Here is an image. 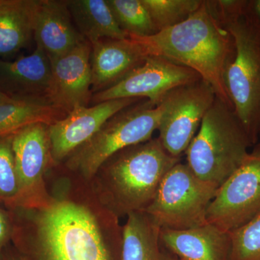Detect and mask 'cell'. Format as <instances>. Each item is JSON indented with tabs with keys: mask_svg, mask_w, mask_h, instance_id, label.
<instances>
[{
	"mask_svg": "<svg viewBox=\"0 0 260 260\" xmlns=\"http://www.w3.org/2000/svg\"><path fill=\"white\" fill-rule=\"evenodd\" d=\"M14 210L12 239L23 260H121L122 227L99 200L46 197Z\"/></svg>",
	"mask_w": 260,
	"mask_h": 260,
	"instance_id": "cell-1",
	"label": "cell"
},
{
	"mask_svg": "<svg viewBox=\"0 0 260 260\" xmlns=\"http://www.w3.org/2000/svg\"><path fill=\"white\" fill-rule=\"evenodd\" d=\"M128 37L138 42L148 56H160L196 72L219 99L233 108L225 75L235 56V43L229 30L210 11L207 0L175 26L150 37Z\"/></svg>",
	"mask_w": 260,
	"mask_h": 260,
	"instance_id": "cell-2",
	"label": "cell"
},
{
	"mask_svg": "<svg viewBox=\"0 0 260 260\" xmlns=\"http://www.w3.org/2000/svg\"><path fill=\"white\" fill-rule=\"evenodd\" d=\"M181 162L158 138L116 152L99 169L93 192L99 203L119 218L145 211L168 172Z\"/></svg>",
	"mask_w": 260,
	"mask_h": 260,
	"instance_id": "cell-3",
	"label": "cell"
},
{
	"mask_svg": "<svg viewBox=\"0 0 260 260\" xmlns=\"http://www.w3.org/2000/svg\"><path fill=\"white\" fill-rule=\"evenodd\" d=\"M252 146L233 108L218 97L186 149V164L218 187L240 167Z\"/></svg>",
	"mask_w": 260,
	"mask_h": 260,
	"instance_id": "cell-4",
	"label": "cell"
},
{
	"mask_svg": "<svg viewBox=\"0 0 260 260\" xmlns=\"http://www.w3.org/2000/svg\"><path fill=\"white\" fill-rule=\"evenodd\" d=\"M164 105L143 99L121 109L104 123L88 142L65 160L71 172L90 182L104 162L116 152L152 139L158 130Z\"/></svg>",
	"mask_w": 260,
	"mask_h": 260,
	"instance_id": "cell-5",
	"label": "cell"
},
{
	"mask_svg": "<svg viewBox=\"0 0 260 260\" xmlns=\"http://www.w3.org/2000/svg\"><path fill=\"white\" fill-rule=\"evenodd\" d=\"M224 26L236 48L225 73V87L234 113L254 146L260 138V30L244 16Z\"/></svg>",
	"mask_w": 260,
	"mask_h": 260,
	"instance_id": "cell-6",
	"label": "cell"
},
{
	"mask_svg": "<svg viewBox=\"0 0 260 260\" xmlns=\"http://www.w3.org/2000/svg\"><path fill=\"white\" fill-rule=\"evenodd\" d=\"M218 186L202 180L179 162L164 178L145 213L161 229L186 230L208 223L207 213Z\"/></svg>",
	"mask_w": 260,
	"mask_h": 260,
	"instance_id": "cell-7",
	"label": "cell"
},
{
	"mask_svg": "<svg viewBox=\"0 0 260 260\" xmlns=\"http://www.w3.org/2000/svg\"><path fill=\"white\" fill-rule=\"evenodd\" d=\"M260 215V143L240 167L219 186L207 222L231 233Z\"/></svg>",
	"mask_w": 260,
	"mask_h": 260,
	"instance_id": "cell-8",
	"label": "cell"
},
{
	"mask_svg": "<svg viewBox=\"0 0 260 260\" xmlns=\"http://www.w3.org/2000/svg\"><path fill=\"white\" fill-rule=\"evenodd\" d=\"M216 97L203 79L174 89L164 97L158 139L171 155L181 157L185 153Z\"/></svg>",
	"mask_w": 260,
	"mask_h": 260,
	"instance_id": "cell-9",
	"label": "cell"
},
{
	"mask_svg": "<svg viewBox=\"0 0 260 260\" xmlns=\"http://www.w3.org/2000/svg\"><path fill=\"white\" fill-rule=\"evenodd\" d=\"M196 72L157 56H148L139 68L114 86L93 94L94 105L121 99H148L159 105L174 89L201 80Z\"/></svg>",
	"mask_w": 260,
	"mask_h": 260,
	"instance_id": "cell-10",
	"label": "cell"
},
{
	"mask_svg": "<svg viewBox=\"0 0 260 260\" xmlns=\"http://www.w3.org/2000/svg\"><path fill=\"white\" fill-rule=\"evenodd\" d=\"M12 145L20 185L16 208L30 206L47 196L42 192L43 178L54 164L49 124L37 122L25 126L13 134Z\"/></svg>",
	"mask_w": 260,
	"mask_h": 260,
	"instance_id": "cell-11",
	"label": "cell"
},
{
	"mask_svg": "<svg viewBox=\"0 0 260 260\" xmlns=\"http://www.w3.org/2000/svg\"><path fill=\"white\" fill-rule=\"evenodd\" d=\"M91 44L84 41L64 55L51 59L47 102L67 114L91 102Z\"/></svg>",
	"mask_w": 260,
	"mask_h": 260,
	"instance_id": "cell-12",
	"label": "cell"
},
{
	"mask_svg": "<svg viewBox=\"0 0 260 260\" xmlns=\"http://www.w3.org/2000/svg\"><path fill=\"white\" fill-rule=\"evenodd\" d=\"M143 100L121 99L107 101L93 107L77 108L66 117L49 125L51 157L54 164L66 160L88 142L112 116Z\"/></svg>",
	"mask_w": 260,
	"mask_h": 260,
	"instance_id": "cell-13",
	"label": "cell"
},
{
	"mask_svg": "<svg viewBox=\"0 0 260 260\" xmlns=\"http://www.w3.org/2000/svg\"><path fill=\"white\" fill-rule=\"evenodd\" d=\"M92 93L114 86L141 66L148 58L133 39H103L91 43Z\"/></svg>",
	"mask_w": 260,
	"mask_h": 260,
	"instance_id": "cell-14",
	"label": "cell"
},
{
	"mask_svg": "<svg viewBox=\"0 0 260 260\" xmlns=\"http://www.w3.org/2000/svg\"><path fill=\"white\" fill-rule=\"evenodd\" d=\"M50 77V59L39 48L15 61L0 59V92L14 100L48 103Z\"/></svg>",
	"mask_w": 260,
	"mask_h": 260,
	"instance_id": "cell-15",
	"label": "cell"
},
{
	"mask_svg": "<svg viewBox=\"0 0 260 260\" xmlns=\"http://www.w3.org/2000/svg\"><path fill=\"white\" fill-rule=\"evenodd\" d=\"M34 39L50 60L85 41L75 27L67 0H38Z\"/></svg>",
	"mask_w": 260,
	"mask_h": 260,
	"instance_id": "cell-16",
	"label": "cell"
},
{
	"mask_svg": "<svg viewBox=\"0 0 260 260\" xmlns=\"http://www.w3.org/2000/svg\"><path fill=\"white\" fill-rule=\"evenodd\" d=\"M160 242L181 260H229L230 234L210 223L186 230L160 229Z\"/></svg>",
	"mask_w": 260,
	"mask_h": 260,
	"instance_id": "cell-17",
	"label": "cell"
},
{
	"mask_svg": "<svg viewBox=\"0 0 260 260\" xmlns=\"http://www.w3.org/2000/svg\"><path fill=\"white\" fill-rule=\"evenodd\" d=\"M160 233V228L145 212L129 214L122 226L121 260H169Z\"/></svg>",
	"mask_w": 260,
	"mask_h": 260,
	"instance_id": "cell-18",
	"label": "cell"
},
{
	"mask_svg": "<svg viewBox=\"0 0 260 260\" xmlns=\"http://www.w3.org/2000/svg\"><path fill=\"white\" fill-rule=\"evenodd\" d=\"M38 0H0V57L26 47L34 38Z\"/></svg>",
	"mask_w": 260,
	"mask_h": 260,
	"instance_id": "cell-19",
	"label": "cell"
},
{
	"mask_svg": "<svg viewBox=\"0 0 260 260\" xmlns=\"http://www.w3.org/2000/svg\"><path fill=\"white\" fill-rule=\"evenodd\" d=\"M75 27L90 44L103 39H125L107 0H67Z\"/></svg>",
	"mask_w": 260,
	"mask_h": 260,
	"instance_id": "cell-20",
	"label": "cell"
},
{
	"mask_svg": "<svg viewBox=\"0 0 260 260\" xmlns=\"http://www.w3.org/2000/svg\"><path fill=\"white\" fill-rule=\"evenodd\" d=\"M68 114L45 102H20L0 105V138L13 135L34 123L54 124Z\"/></svg>",
	"mask_w": 260,
	"mask_h": 260,
	"instance_id": "cell-21",
	"label": "cell"
},
{
	"mask_svg": "<svg viewBox=\"0 0 260 260\" xmlns=\"http://www.w3.org/2000/svg\"><path fill=\"white\" fill-rule=\"evenodd\" d=\"M118 25L128 36L148 37L157 34L143 0H107Z\"/></svg>",
	"mask_w": 260,
	"mask_h": 260,
	"instance_id": "cell-22",
	"label": "cell"
},
{
	"mask_svg": "<svg viewBox=\"0 0 260 260\" xmlns=\"http://www.w3.org/2000/svg\"><path fill=\"white\" fill-rule=\"evenodd\" d=\"M157 32L182 23L199 9L203 0H143Z\"/></svg>",
	"mask_w": 260,
	"mask_h": 260,
	"instance_id": "cell-23",
	"label": "cell"
},
{
	"mask_svg": "<svg viewBox=\"0 0 260 260\" xmlns=\"http://www.w3.org/2000/svg\"><path fill=\"white\" fill-rule=\"evenodd\" d=\"M13 136L0 138V200L14 209L20 198V185L12 145Z\"/></svg>",
	"mask_w": 260,
	"mask_h": 260,
	"instance_id": "cell-24",
	"label": "cell"
},
{
	"mask_svg": "<svg viewBox=\"0 0 260 260\" xmlns=\"http://www.w3.org/2000/svg\"><path fill=\"white\" fill-rule=\"evenodd\" d=\"M229 234V260H260V215Z\"/></svg>",
	"mask_w": 260,
	"mask_h": 260,
	"instance_id": "cell-25",
	"label": "cell"
},
{
	"mask_svg": "<svg viewBox=\"0 0 260 260\" xmlns=\"http://www.w3.org/2000/svg\"><path fill=\"white\" fill-rule=\"evenodd\" d=\"M247 2L248 0H207L210 11L223 25L244 16Z\"/></svg>",
	"mask_w": 260,
	"mask_h": 260,
	"instance_id": "cell-26",
	"label": "cell"
},
{
	"mask_svg": "<svg viewBox=\"0 0 260 260\" xmlns=\"http://www.w3.org/2000/svg\"><path fill=\"white\" fill-rule=\"evenodd\" d=\"M13 220L4 210L0 208V260H3L5 246L12 239Z\"/></svg>",
	"mask_w": 260,
	"mask_h": 260,
	"instance_id": "cell-27",
	"label": "cell"
},
{
	"mask_svg": "<svg viewBox=\"0 0 260 260\" xmlns=\"http://www.w3.org/2000/svg\"><path fill=\"white\" fill-rule=\"evenodd\" d=\"M244 18L260 30V0H248Z\"/></svg>",
	"mask_w": 260,
	"mask_h": 260,
	"instance_id": "cell-28",
	"label": "cell"
},
{
	"mask_svg": "<svg viewBox=\"0 0 260 260\" xmlns=\"http://www.w3.org/2000/svg\"><path fill=\"white\" fill-rule=\"evenodd\" d=\"M3 260H23L16 251H4L3 255Z\"/></svg>",
	"mask_w": 260,
	"mask_h": 260,
	"instance_id": "cell-29",
	"label": "cell"
},
{
	"mask_svg": "<svg viewBox=\"0 0 260 260\" xmlns=\"http://www.w3.org/2000/svg\"><path fill=\"white\" fill-rule=\"evenodd\" d=\"M18 102H20V101L14 100L12 98L8 96V95L0 92V105H2V104H12V103Z\"/></svg>",
	"mask_w": 260,
	"mask_h": 260,
	"instance_id": "cell-30",
	"label": "cell"
},
{
	"mask_svg": "<svg viewBox=\"0 0 260 260\" xmlns=\"http://www.w3.org/2000/svg\"><path fill=\"white\" fill-rule=\"evenodd\" d=\"M169 260H181L177 257V256L173 255V254L169 253Z\"/></svg>",
	"mask_w": 260,
	"mask_h": 260,
	"instance_id": "cell-31",
	"label": "cell"
}]
</instances>
